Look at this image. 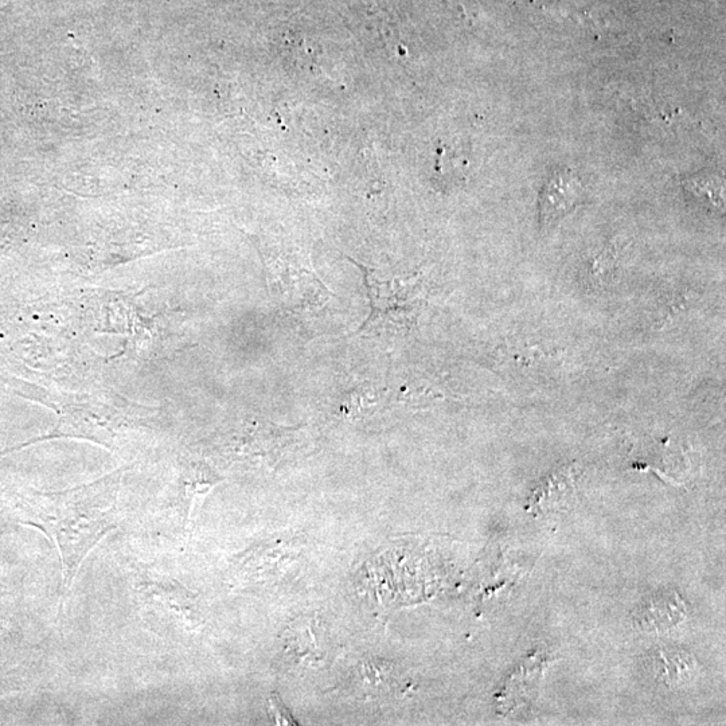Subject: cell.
<instances>
[{
    "label": "cell",
    "instance_id": "obj_1",
    "mask_svg": "<svg viewBox=\"0 0 726 726\" xmlns=\"http://www.w3.org/2000/svg\"><path fill=\"white\" fill-rule=\"evenodd\" d=\"M115 497L101 484L66 493L42 495L31 506L29 525L42 530L61 557V596L104 536L119 525Z\"/></svg>",
    "mask_w": 726,
    "mask_h": 726
},
{
    "label": "cell",
    "instance_id": "obj_2",
    "mask_svg": "<svg viewBox=\"0 0 726 726\" xmlns=\"http://www.w3.org/2000/svg\"><path fill=\"white\" fill-rule=\"evenodd\" d=\"M361 269L368 288L370 315L359 329V334H377L385 330H404L416 319L420 307L421 286L419 276L409 279L380 280L377 272L349 259Z\"/></svg>",
    "mask_w": 726,
    "mask_h": 726
},
{
    "label": "cell",
    "instance_id": "obj_3",
    "mask_svg": "<svg viewBox=\"0 0 726 726\" xmlns=\"http://www.w3.org/2000/svg\"><path fill=\"white\" fill-rule=\"evenodd\" d=\"M585 190L573 170L554 171L540 193V220L544 226L553 225L571 213L584 199Z\"/></svg>",
    "mask_w": 726,
    "mask_h": 726
},
{
    "label": "cell",
    "instance_id": "obj_4",
    "mask_svg": "<svg viewBox=\"0 0 726 726\" xmlns=\"http://www.w3.org/2000/svg\"><path fill=\"white\" fill-rule=\"evenodd\" d=\"M386 389L365 382L357 389L350 390L343 397L341 411L351 419H363L376 412L386 397Z\"/></svg>",
    "mask_w": 726,
    "mask_h": 726
},
{
    "label": "cell",
    "instance_id": "obj_5",
    "mask_svg": "<svg viewBox=\"0 0 726 726\" xmlns=\"http://www.w3.org/2000/svg\"><path fill=\"white\" fill-rule=\"evenodd\" d=\"M573 491H575V478L572 468L554 472L541 484L540 489H537L534 505L541 507L549 502L548 509L549 507L553 509L558 502H567L572 497Z\"/></svg>",
    "mask_w": 726,
    "mask_h": 726
},
{
    "label": "cell",
    "instance_id": "obj_6",
    "mask_svg": "<svg viewBox=\"0 0 726 726\" xmlns=\"http://www.w3.org/2000/svg\"><path fill=\"white\" fill-rule=\"evenodd\" d=\"M269 712L277 725H296L294 718L288 712L279 694L269 697Z\"/></svg>",
    "mask_w": 726,
    "mask_h": 726
}]
</instances>
